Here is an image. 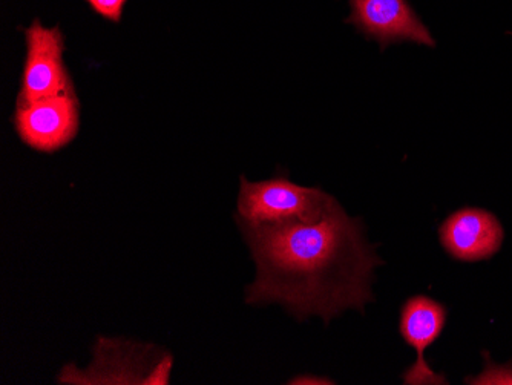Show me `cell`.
I'll use <instances>...</instances> for the list:
<instances>
[{"mask_svg":"<svg viewBox=\"0 0 512 385\" xmlns=\"http://www.w3.org/2000/svg\"><path fill=\"white\" fill-rule=\"evenodd\" d=\"M290 384H333L332 381H327V379L321 378H307V376H299V378L293 379L290 381Z\"/></svg>","mask_w":512,"mask_h":385,"instance_id":"cell-10","label":"cell"},{"mask_svg":"<svg viewBox=\"0 0 512 385\" xmlns=\"http://www.w3.org/2000/svg\"><path fill=\"white\" fill-rule=\"evenodd\" d=\"M352 24L368 39L381 43L382 50L398 42H413L436 47L430 30L414 13L407 0H350Z\"/></svg>","mask_w":512,"mask_h":385,"instance_id":"cell-6","label":"cell"},{"mask_svg":"<svg viewBox=\"0 0 512 385\" xmlns=\"http://www.w3.org/2000/svg\"><path fill=\"white\" fill-rule=\"evenodd\" d=\"M172 356L155 347L126 343L123 339L100 338L94 347V359L88 369L79 370L74 366L63 369L59 381L62 384H140L131 370L145 378L146 385H152L151 376L143 369L151 370L168 384L171 376Z\"/></svg>","mask_w":512,"mask_h":385,"instance_id":"cell-3","label":"cell"},{"mask_svg":"<svg viewBox=\"0 0 512 385\" xmlns=\"http://www.w3.org/2000/svg\"><path fill=\"white\" fill-rule=\"evenodd\" d=\"M14 125L20 140L39 152H56L79 131V100L74 86L59 96L17 105Z\"/></svg>","mask_w":512,"mask_h":385,"instance_id":"cell-5","label":"cell"},{"mask_svg":"<svg viewBox=\"0 0 512 385\" xmlns=\"http://www.w3.org/2000/svg\"><path fill=\"white\" fill-rule=\"evenodd\" d=\"M86 2L91 5L92 10L105 19L112 20V22L122 20L126 0H86Z\"/></svg>","mask_w":512,"mask_h":385,"instance_id":"cell-9","label":"cell"},{"mask_svg":"<svg viewBox=\"0 0 512 385\" xmlns=\"http://www.w3.org/2000/svg\"><path fill=\"white\" fill-rule=\"evenodd\" d=\"M240 228L256 266L247 304L278 303L298 321L318 315L329 324L375 301L373 270L384 261L368 244L364 223L339 203L315 223Z\"/></svg>","mask_w":512,"mask_h":385,"instance_id":"cell-1","label":"cell"},{"mask_svg":"<svg viewBox=\"0 0 512 385\" xmlns=\"http://www.w3.org/2000/svg\"><path fill=\"white\" fill-rule=\"evenodd\" d=\"M240 181L237 220L246 226L315 223L338 203L322 189L296 185L284 175L256 183L241 175Z\"/></svg>","mask_w":512,"mask_h":385,"instance_id":"cell-2","label":"cell"},{"mask_svg":"<svg viewBox=\"0 0 512 385\" xmlns=\"http://www.w3.org/2000/svg\"><path fill=\"white\" fill-rule=\"evenodd\" d=\"M27 39V60L23 66L22 88L17 105H27L36 100L59 96L73 86L65 65H63V43L60 28H46L34 20L25 30Z\"/></svg>","mask_w":512,"mask_h":385,"instance_id":"cell-4","label":"cell"},{"mask_svg":"<svg viewBox=\"0 0 512 385\" xmlns=\"http://www.w3.org/2000/svg\"><path fill=\"white\" fill-rule=\"evenodd\" d=\"M440 243L454 260L477 263L500 251L505 238L502 223L490 211L462 208L439 228Z\"/></svg>","mask_w":512,"mask_h":385,"instance_id":"cell-8","label":"cell"},{"mask_svg":"<svg viewBox=\"0 0 512 385\" xmlns=\"http://www.w3.org/2000/svg\"><path fill=\"white\" fill-rule=\"evenodd\" d=\"M448 310L444 304L427 295H414L401 309L399 332L408 346L417 352L413 366L402 375L405 385H445L447 378L434 372L425 359V350L436 343L447 324Z\"/></svg>","mask_w":512,"mask_h":385,"instance_id":"cell-7","label":"cell"}]
</instances>
